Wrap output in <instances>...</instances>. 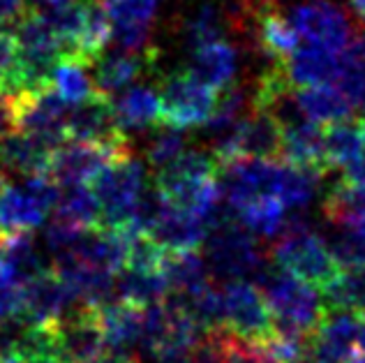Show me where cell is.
<instances>
[{"mask_svg": "<svg viewBox=\"0 0 365 363\" xmlns=\"http://www.w3.org/2000/svg\"><path fill=\"white\" fill-rule=\"evenodd\" d=\"M252 285L264 296L268 310L273 315L271 331L292 338L312 336L326 312L319 287L299 280L275 262H266L262 271L252 278Z\"/></svg>", "mask_w": 365, "mask_h": 363, "instance_id": "6da1fadb", "label": "cell"}, {"mask_svg": "<svg viewBox=\"0 0 365 363\" xmlns=\"http://www.w3.org/2000/svg\"><path fill=\"white\" fill-rule=\"evenodd\" d=\"M201 247H204V260L210 278L217 282H252L255 275L268 262L257 243V238L238 223L234 211L227 204H220L217 213L210 220Z\"/></svg>", "mask_w": 365, "mask_h": 363, "instance_id": "7a4b0ae2", "label": "cell"}, {"mask_svg": "<svg viewBox=\"0 0 365 363\" xmlns=\"http://www.w3.org/2000/svg\"><path fill=\"white\" fill-rule=\"evenodd\" d=\"M146 185V165L134 158L132 153H125V155L107 162L88 183L100 204V218L95 227L111 229V232L132 229L134 202Z\"/></svg>", "mask_w": 365, "mask_h": 363, "instance_id": "3957f363", "label": "cell"}, {"mask_svg": "<svg viewBox=\"0 0 365 363\" xmlns=\"http://www.w3.org/2000/svg\"><path fill=\"white\" fill-rule=\"evenodd\" d=\"M61 185L49 176H28L0 188V236L37 232L53 213Z\"/></svg>", "mask_w": 365, "mask_h": 363, "instance_id": "277c9868", "label": "cell"}, {"mask_svg": "<svg viewBox=\"0 0 365 363\" xmlns=\"http://www.w3.org/2000/svg\"><path fill=\"white\" fill-rule=\"evenodd\" d=\"M160 113L162 123L180 130L204 126L213 113L217 91L195 79L187 70L169 72L160 83Z\"/></svg>", "mask_w": 365, "mask_h": 363, "instance_id": "5b68a950", "label": "cell"}, {"mask_svg": "<svg viewBox=\"0 0 365 363\" xmlns=\"http://www.w3.org/2000/svg\"><path fill=\"white\" fill-rule=\"evenodd\" d=\"M271 257L284 271H289L299 280L319 290L340 271L326 241L312 232H299L277 238Z\"/></svg>", "mask_w": 365, "mask_h": 363, "instance_id": "8992f818", "label": "cell"}, {"mask_svg": "<svg viewBox=\"0 0 365 363\" xmlns=\"http://www.w3.org/2000/svg\"><path fill=\"white\" fill-rule=\"evenodd\" d=\"M67 139L86 141V144H98L113 150L116 155H125L130 150V135L118 128L113 116L111 100L102 93H93L76 104H70L65 121Z\"/></svg>", "mask_w": 365, "mask_h": 363, "instance_id": "52a82bcc", "label": "cell"}, {"mask_svg": "<svg viewBox=\"0 0 365 363\" xmlns=\"http://www.w3.org/2000/svg\"><path fill=\"white\" fill-rule=\"evenodd\" d=\"M51 331L53 359H61L63 363H83L107 349L98 312L86 303L74 305L61 319L51 322Z\"/></svg>", "mask_w": 365, "mask_h": 363, "instance_id": "ba28073f", "label": "cell"}, {"mask_svg": "<svg viewBox=\"0 0 365 363\" xmlns=\"http://www.w3.org/2000/svg\"><path fill=\"white\" fill-rule=\"evenodd\" d=\"M287 21L307 44L340 53L354 33L351 21L331 0H305L289 9Z\"/></svg>", "mask_w": 365, "mask_h": 363, "instance_id": "9c48e42d", "label": "cell"}, {"mask_svg": "<svg viewBox=\"0 0 365 363\" xmlns=\"http://www.w3.org/2000/svg\"><path fill=\"white\" fill-rule=\"evenodd\" d=\"M222 287L225 329L247 340H264L273 329V315L250 280H229Z\"/></svg>", "mask_w": 365, "mask_h": 363, "instance_id": "30bf717a", "label": "cell"}, {"mask_svg": "<svg viewBox=\"0 0 365 363\" xmlns=\"http://www.w3.org/2000/svg\"><path fill=\"white\" fill-rule=\"evenodd\" d=\"M16 100V130L44 141L53 150L67 141L65 121L70 104L63 102L51 88H44L33 95H21Z\"/></svg>", "mask_w": 365, "mask_h": 363, "instance_id": "8fae6325", "label": "cell"}, {"mask_svg": "<svg viewBox=\"0 0 365 363\" xmlns=\"http://www.w3.org/2000/svg\"><path fill=\"white\" fill-rule=\"evenodd\" d=\"M79 303L70 285L51 269L21 285V315L28 322L51 324Z\"/></svg>", "mask_w": 365, "mask_h": 363, "instance_id": "7c38bea8", "label": "cell"}, {"mask_svg": "<svg viewBox=\"0 0 365 363\" xmlns=\"http://www.w3.org/2000/svg\"><path fill=\"white\" fill-rule=\"evenodd\" d=\"M113 158H118V155L104 146L67 139L51 153L46 176L61 188L63 185H81V183L88 185L91 178Z\"/></svg>", "mask_w": 365, "mask_h": 363, "instance_id": "4fadbf2b", "label": "cell"}, {"mask_svg": "<svg viewBox=\"0 0 365 363\" xmlns=\"http://www.w3.org/2000/svg\"><path fill=\"white\" fill-rule=\"evenodd\" d=\"M155 58H158V49L141 56V53H128V51L113 49V46H107V49L91 63L95 91L107 95V98H113L116 93L125 91L128 86L137 81L143 70L153 68Z\"/></svg>", "mask_w": 365, "mask_h": 363, "instance_id": "5bb4252c", "label": "cell"}, {"mask_svg": "<svg viewBox=\"0 0 365 363\" xmlns=\"http://www.w3.org/2000/svg\"><path fill=\"white\" fill-rule=\"evenodd\" d=\"M51 153V146L24 130H12L9 135L0 137V167L7 176H44Z\"/></svg>", "mask_w": 365, "mask_h": 363, "instance_id": "9a60e30c", "label": "cell"}, {"mask_svg": "<svg viewBox=\"0 0 365 363\" xmlns=\"http://www.w3.org/2000/svg\"><path fill=\"white\" fill-rule=\"evenodd\" d=\"M95 312H98L107 349L132 357V352L139 347L141 340L143 308L125 301H111L102 308H95Z\"/></svg>", "mask_w": 365, "mask_h": 363, "instance_id": "2e32d148", "label": "cell"}, {"mask_svg": "<svg viewBox=\"0 0 365 363\" xmlns=\"http://www.w3.org/2000/svg\"><path fill=\"white\" fill-rule=\"evenodd\" d=\"M238 61H241V56H238V49L232 42L215 40L192 49L187 72L210 88L222 91L225 86L234 83Z\"/></svg>", "mask_w": 365, "mask_h": 363, "instance_id": "e0dca14e", "label": "cell"}, {"mask_svg": "<svg viewBox=\"0 0 365 363\" xmlns=\"http://www.w3.org/2000/svg\"><path fill=\"white\" fill-rule=\"evenodd\" d=\"M109 100L118 128L125 135L150 130L162 123L158 91L150 88V86H128Z\"/></svg>", "mask_w": 365, "mask_h": 363, "instance_id": "ac0fdd59", "label": "cell"}, {"mask_svg": "<svg viewBox=\"0 0 365 363\" xmlns=\"http://www.w3.org/2000/svg\"><path fill=\"white\" fill-rule=\"evenodd\" d=\"M208 232V225L197 215L178 211L174 206H167L165 213L158 218V223L148 229V236L155 241L162 250L178 252V250H199Z\"/></svg>", "mask_w": 365, "mask_h": 363, "instance_id": "d6986e66", "label": "cell"}, {"mask_svg": "<svg viewBox=\"0 0 365 363\" xmlns=\"http://www.w3.org/2000/svg\"><path fill=\"white\" fill-rule=\"evenodd\" d=\"M284 74L292 86H319L335 83L340 74V58L324 46L317 44H299L284 58Z\"/></svg>", "mask_w": 365, "mask_h": 363, "instance_id": "ffe728a7", "label": "cell"}, {"mask_svg": "<svg viewBox=\"0 0 365 363\" xmlns=\"http://www.w3.org/2000/svg\"><path fill=\"white\" fill-rule=\"evenodd\" d=\"M160 275L165 280L167 294H195L213 282L204 255L197 250L165 252Z\"/></svg>", "mask_w": 365, "mask_h": 363, "instance_id": "44dd1931", "label": "cell"}, {"mask_svg": "<svg viewBox=\"0 0 365 363\" xmlns=\"http://www.w3.org/2000/svg\"><path fill=\"white\" fill-rule=\"evenodd\" d=\"M217 169H220V162L213 155V150L208 153V150L190 148V150H182L180 155H176L171 162H167L165 167L155 169L153 185L165 193V190H171L182 183L215 178Z\"/></svg>", "mask_w": 365, "mask_h": 363, "instance_id": "7402d4cb", "label": "cell"}, {"mask_svg": "<svg viewBox=\"0 0 365 363\" xmlns=\"http://www.w3.org/2000/svg\"><path fill=\"white\" fill-rule=\"evenodd\" d=\"M280 160L299 167H317L331 171L324 160V126L312 121L282 130Z\"/></svg>", "mask_w": 365, "mask_h": 363, "instance_id": "603a6c76", "label": "cell"}, {"mask_svg": "<svg viewBox=\"0 0 365 363\" xmlns=\"http://www.w3.org/2000/svg\"><path fill=\"white\" fill-rule=\"evenodd\" d=\"M296 98L305 113L307 121L329 126V123L351 118L354 107L349 100L335 88L333 83H319V86H301L296 91Z\"/></svg>", "mask_w": 365, "mask_h": 363, "instance_id": "cb8c5ba5", "label": "cell"}, {"mask_svg": "<svg viewBox=\"0 0 365 363\" xmlns=\"http://www.w3.org/2000/svg\"><path fill=\"white\" fill-rule=\"evenodd\" d=\"M324 215L335 227L365 232V190L340 178L324 199Z\"/></svg>", "mask_w": 365, "mask_h": 363, "instance_id": "d4e9b609", "label": "cell"}, {"mask_svg": "<svg viewBox=\"0 0 365 363\" xmlns=\"http://www.w3.org/2000/svg\"><path fill=\"white\" fill-rule=\"evenodd\" d=\"M363 153L361 121L342 118L324 126V160L326 167H347Z\"/></svg>", "mask_w": 365, "mask_h": 363, "instance_id": "484cf974", "label": "cell"}, {"mask_svg": "<svg viewBox=\"0 0 365 363\" xmlns=\"http://www.w3.org/2000/svg\"><path fill=\"white\" fill-rule=\"evenodd\" d=\"M229 31V21L225 14V5L215 0H204L182 19V37L190 49L215 40H225Z\"/></svg>", "mask_w": 365, "mask_h": 363, "instance_id": "4316f807", "label": "cell"}, {"mask_svg": "<svg viewBox=\"0 0 365 363\" xmlns=\"http://www.w3.org/2000/svg\"><path fill=\"white\" fill-rule=\"evenodd\" d=\"M319 292L326 310L338 308L365 315V266L340 269L338 275L331 282H326Z\"/></svg>", "mask_w": 365, "mask_h": 363, "instance_id": "83f0119b", "label": "cell"}, {"mask_svg": "<svg viewBox=\"0 0 365 363\" xmlns=\"http://www.w3.org/2000/svg\"><path fill=\"white\" fill-rule=\"evenodd\" d=\"M51 215L76 227H95L100 218V204L86 183L63 185Z\"/></svg>", "mask_w": 365, "mask_h": 363, "instance_id": "f1b7e54d", "label": "cell"}, {"mask_svg": "<svg viewBox=\"0 0 365 363\" xmlns=\"http://www.w3.org/2000/svg\"><path fill=\"white\" fill-rule=\"evenodd\" d=\"M165 296L167 287L160 273H141L130 269H120L116 273V301L146 308L153 303H162Z\"/></svg>", "mask_w": 365, "mask_h": 363, "instance_id": "f546056e", "label": "cell"}, {"mask_svg": "<svg viewBox=\"0 0 365 363\" xmlns=\"http://www.w3.org/2000/svg\"><path fill=\"white\" fill-rule=\"evenodd\" d=\"M49 88L67 104H76L86 98H91L93 93H98L93 83L91 68L74 58H65L56 65Z\"/></svg>", "mask_w": 365, "mask_h": 363, "instance_id": "4dcf8cb0", "label": "cell"}, {"mask_svg": "<svg viewBox=\"0 0 365 363\" xmlns=\"http://www.w3.org/2000/svg\"><path fill=\"white\" fill-rule=\"evenodd\" d=\"M185 130L174 128V126H167V123H160L153 130V135L148 139V146H146V162L153 169H160L165 167L167 162H171L176 155H180L185 150Z\"/></svg>", "mask_w": 365, "mask_h": 363, "instance_id": "1f68e13d", "label": "cell"}, {"mask_svg": "<svg viewBox=\"0 0 365 363\" xmlns=\"http://www.w3.org/2000/svg\"><path fill=\"white\" fill-rule=\"evenodd\" d=\"M338 229L340 232H335L326 241L335 264L340 269H359V266H365V232H361V229H344V227Z\"/></svg>", "mask_w": 365, "mask_h": 363, "instance_id": "d6a6232c", "label": "cell"}, {"mask_svg": "<svg viewBox=\"0 0 365 363\" xmlns=\"http://www.w3.org/2000/svg\"><path fill=\"white\" fill-rule=\"evenodd\" d=\"M217 336L220 345L225 352L227 363H277L273 357L264 349V345L259 340H247L241 336H234L232 331H227L225 327L210 329Z\"/></svg>", "mask_w": 365, "mask_h": 363, "instance_id": "836d02e7", "label": "cell"}, {"mask_svg": "<svg viewBox=\"0 0 365 363\" xmlns=\"http://www.w3.org/2000/svg\"><path fill=\"white\" fill-rule=\"evenodd\" d=\"M111 26L153 24L160 0H102Z\"/></svg>", "mask_w": 365, "mask_h": 363, "instance_id": "e575fe53", "label": "cell"}, {"mask_svg": "<svg viewBox=\"0 0 365 363\" xmlns=\"http://www.w3.org/2000/svg\"><path fill=\"white\" fill-rule=\"evenodd\" d=\"M182 363H227L222 345H220V340H217L215 333L206 331V336L201 338L190 352H185Z\"/></svg>", "mask_w": 365, "mask_h": 363, "instance_id": "d590c367", "label": "cell"}, {"mask_svg": "<svg viewBox=\"0 0 365 363\" xmlns=\"http://www.w3.org/2000/svg\"><path fill=\"white\" fill-rule=\"evenodd\" d=\"M340 68H351V70H365V28L351 33L349 42L344 44V49L338 53Z\"/></svg>", "mask_w": 365, "mask_h": 363, "instance_id": "8d00e7d4", "label": "cell"}, {"mask_svg": "<svg viewBox=\"0 0 365 363\" xmlns=\"http://www.w3.org/2000/svg\"><path fill=\"white\" fill-rule=\"evenodd\" d=\"M21 312V285L0 278V319Z\"/></svg>", "mask_w": 365, "mask_h": 363, "instance_id": "74e56055", "label": "cell"}, {"mask_svg": "<svg viewBox=\"0 0 365 363\" xmlns=\"http://www.w3.org/2000/svg\"><path fill=\"white\" fill-rule=\"evenodd\" d=\"M14 65V37L5 28H0V88L7 81Z\"/></svg>", "mask_w": 365, "mask_h": 363, "instance_id": "f35d334b", "label": "cell"}, {"mask_svg": "<svg viewBox=\"0 0 365 363\" xmlns=\"http://www.w3.org/2000/svg\"><path fill=\"white\" fill-rule=\"evenodd\" d=\"M16 130V100L0 91V137Z\"/></svg>", "mask_w": 365, "mask_h": 363, "instance_id": "ab89813d", "label": "cell"}, {"mask_svg": "<svg viewBox=\"0 0 365 363\" xmlns=\"http://www.w3.org/2000/svg\"><path fill=\"white\" fill-rule=\"evenodd\" d=\"M26 0H0V28L9 31L26 14Z\"/></svg>", "mask_w": 365, "mask_h": 363, "instance_id": "60d3db41", "label": "cell"}, {"mask_svg": "<svg viewBox=\"0 0 365 363\" xmlns=\"http://www.w3.org/2000/svg\"><path fill=\"white\" fill-rule=\"evenodd\" d=\"M344 180H349V183L365 190V150L356 160L349 162V165L344 167Z\"/></svg>", "mask_w": 365, "mask_h": 363, "instance_id": "b9f144b4", "label": "cell"}, {"mask_svg": "<svg viewBox=\"0 0 365 363\" xmlns=\"http://www.w3.org/2000/svg\"><path fill=\"white\" fill-rule=\"evenodd\" d=\"M83 363H137L130 354H120V352H111V349H104L102 354L98 357H93L88 361H83Z\"/></svg>", "mask_w": 365, "mask_h": 363, "instance_id": "7bdbcfd3", "label": "cell"}, {"mask_svg": "<svg viewBox=\"0 0 365 363\" xmlns=\"http://www.w3.org/2000/svg\"><path fill=\"white\" fill-rule=\"evenodd\" d=\"M349 5L354 9V14H356L361 21L365 24V0H349Z\"/></svg>", "mask_w": 365, "mask_h": 363, "instance_id": "ee69618b", "label": "cell"}, {"mask_svg": "<svg viewBox=\"0 0 365 363\" xmlns=\"http://www.w3.org/2000/svg\"><path fill=\"white\" fill-rule=\"evenodd\" d=\"M7 180H9V176L5 174V169H3V167H0V188H3V185L7 183Z\"/></svg>", "mask_w": 365, "mask_h": 363, "instance_id": "f6af8a7d", "label": "cell"}, {"mask_svg": "<svg viewBox=\"0 0 365 363\" xmlns=\"http://www.w3.org/2000/svg\"><path fill=\"white\" fill-rule=\"evenodd\" d=\"M361 132H363V150H365V121H361Z\"/></svg>", "mask_w": 365, "mask_h": 363, "instance_id": "bcb514c9", "label": "cell"}, {"mask_svg": "<svg viewBox=\"0 0 365 363\" xmlns=\"http://www.w3.org/2000/svg\"><path fill=\"white\" fill-rule=\"evenodd\" d=\"M0 363H26V361H16V359H3Z\"/></svg>", "mask_w": 365, "mask_h": 363, "instance_id": "7dc6e473", "label": "cell"}]
</instances>
